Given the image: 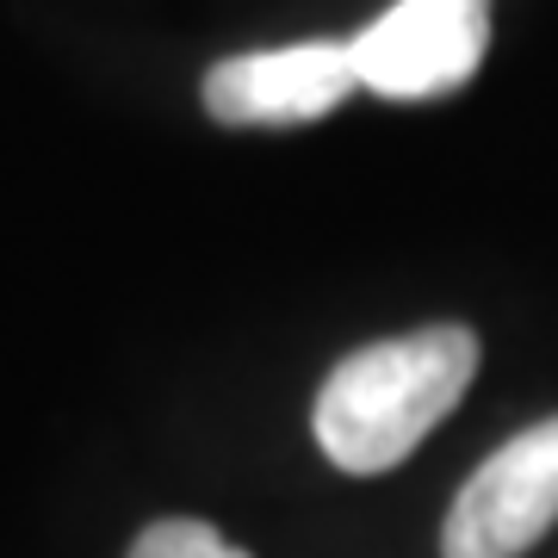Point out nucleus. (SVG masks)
Instances as JSON below:
<instances>
[{
	"mask_svg": "<svg viewBox=\"0 0 558 558\" xmlns=\"http://www.w3.org/2000/svg\"><path fill=\"white\" fill-rule=\"evenodd\" d=\"M131 558H248L242 546H230V539L211 527V521H149L137 534V546H131Z\"/></svg>",
	"mask_w": 558,
	"mask_h": 558,
	"instance_id": "5",
	"label": "nucleus"
},
{
	"mask_svg": "<svg viewBox=\"0 0 558 558\" xmlns=\"http://www.w3.org/2000/svg\"><path fill=\"white\" fill-rule=\"evenodd\" d=\"M484 50H490V0H398L348 44L360 87L385 100L453 94L472 81Z\"/></svg>",
	"mask_w": 558,
	"mask_h": 558,
	"instance_id": "3",
	"label": "nucleus"
},
{
	"mask_svg": "<svg viewBox=\"0 0 558 558\" xmlns=\"http://www.w3.org/2000/svg\"><path fill=\"white\" fill-rule=\"evenodd\" d=\"M360 87L348 44L248 50L205 75V112L218 124H304L336 112Z\"/></svg>",
	"mask_w": 558,
	"mask_h": 558,
	"instance_id": "4",
	"label": "nucleus"
},
{
	"mask_svg": "<svg viewBox=\"0 0 558 558\" xmlns=\"http://www.w3.org/2000/svg\"><path fill=\"white\" fill-rule=\"evenodd\" d=\"M472 379H478V336L465 323H428L410 336L373 341L323 379L311 416L317 447L354 478L391 472L465 398Z\"/></svg>",
	"mask_w": 558,
	"mask_h": 558,
	"instance_id": "1",
	"label": "nucleus"
},
{
	"mask_svg": "<svg viewBox=\"0 0 558 558\" xmlns=\"http://www.w3.org/2000/svg\"><path fill=\"white\" fill-rule=\"evenodd\" d=\"M558 521V416L484 459L447 509L440 558H521Z\"/></svg>",
	"mask_w": 558,
	"mask_h": 558,
	"instance_id": "2",
	"label": "nucleus"
}]
</instances>
